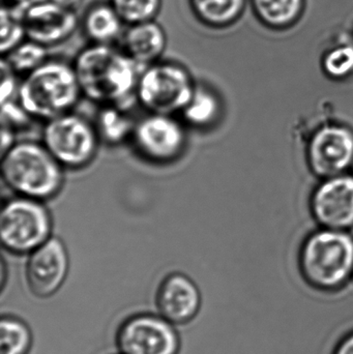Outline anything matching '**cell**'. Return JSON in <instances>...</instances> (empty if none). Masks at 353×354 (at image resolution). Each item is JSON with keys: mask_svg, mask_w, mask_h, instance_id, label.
I'll list each match as a JSON object with an SVG mask.
<instances>
[{"mask_svg": "<svg viewBox=\"0 0 353 354\" xmlns=\"http://www.w3.org/2000/svg\"><path fill=\"white\" fill-rule=\"evenodd\" d=\"M137 66L122 49L90 44L79 52L73 66L85 97L97 103L116 105L137 88Z\"/></svg>", "mask_w": 353, "mask_h": 354, "instance_id": "6da1fadb", "label": "cell"}, {"mask_svg": "<svg viewBox=\"0 0 353 354\" xmlns=\"http://www.w3.org/2000/svg\"><path fill=\"white\" fill-rule=\"evenodd\" d=\"M1 158L2 178L21 197L44 201L57 195L64 185V167L44 145L15 143Z\"/></svg>", "mask_w": 353, "mask_h": 354, "instance_id": "7a4b0ae2", "label": "cell"}, {"mask_svg": "<svg viewBox=\"0 0 353 354\" xmlns=\"http://www.w3.org/2000/svg\"><path fill=\"white\" fill-rule=\"evenodd\" d=\"M74 66L47 60L19 85V104L32 118L52 120L68 113L81 95Z\"/></svg>", "mask_w": 353, "mask_h": 354, "instance_id": "3957f363", "label": "cell"}, {"mask_svg": "<svg viewBox=\"0 0 353 354\" xmlns=\"http://www.w3.org/2000/svg\"><path fill=\"white\" fill-rule=\"evenodd\" d=\"M300 264L312 286L327 291L343 288L353 276V239L342 230L319 231L305 243Z\"/></svg>", "mask_w": 353, "mask_h": 354, "instance_id": "277c9868", "label": "cell"}, {"mask_svg": "<svg viewBox=\"0 0 353 354\" xmlns=\"http://www.w3.org/2000/svg\"><path fill=\"white\" fill-rule=\"evenodd\" d=\"M195 89L192 76L184 66L157 62L143 71L136 91L141 105L151 113L172 115L184 111Z\"/></svg>", "mask_w": 353, "mask_h": 354, "instance_id": "5b68a950", "label": "cell"}, {"mask_svg": "<svg viewBox=\"0 0 353 354\" xmlns=\"http://www.w3.org/2000/svg\"><path fill=\"white\" fill-rule=\"evenodd\" d=\"M51 214L41 200L19 196L2 207L0 239L8 252L30 254L51 239Z\"/></svg>", "mask_w": 353, "mask_h": 354, "instance_id": "8992f818", "label": "cell"}, {"mask_svg": "<svg viewBox=\"0 0 353 354\" xmlns=\"http://www.w3.org/2000/svg\"><path fill=\"white\" fill-rule=\"evenodd\" d=\"M99 134L85 118L66 113L48 120L43 145L62 167L80 169L91 163L99 147Z\"/></svg>", "mask_w": 353, "mask_h": 354, "instance_id": "52a82bcc", "label": "cell"}, {"mask_svg": "<svg viewBox=\"0 0 353 354\" xmlns=\"http://www.w3.org/2000/svg\"><path fill=\"white\" fill-rule=\"evenodd\" d=\"M137 151L155 163H169L184 153L186 132L171 115L155 114L143 118L132 133Z\"/></svg>", "mask_w": 353, "mask_h": 354, "instance_id": "ba28073f", "label": "cell"}, {"mask_svg": "<svg viewBox=\"0 0 353 354\" xmlns=\"http://www.w3.org/2000/svg\"><path fill=\"white\" fill-rule=\"evenodd\" d=\"M171 322L158 316L137 315L118 330L122 354H178L180 341Z\"/></svg>", "mask_w": 353, "mask_h": 354, "instance_id": "9c48e42d", "label": "cell"}, {"mask_svg": "<svg viewBox=\"0 0 353 354\" xmlns=\"http://www.w3.org/2000/svg\"><path fill=\"white\" fill-rule=\"evenodd\" d=\"M27 39L49 47L64 43L79 25L77 10L48 1H32L22 8Z\"/></svg>", "mask_w": 353, "mask_h": 354, "instance_id": "30bf717a", "label": "cell"}, {"mask_svg": "<svg viewBox=\"0 0 353 354\" xmlns=\"http://www.w3.org/2000/svg\"><path fill=\"white\" fill-rule=\"evenodd\" d=\"M308 156L317 176H340L353 164V133L343 126L321 129L311 140Z\"/></svg>", "mask_w": 353, "mask_h": 354, "instance_id": "8fae6325", "label": "cell"}, {"mask_svg": "<svg viewBox=\"0 0 353 354\" xmlns=\"http://www.w3.org/2000/svg\"><path fill=\"white\" fill-rule=\"evenodd\" d=\"M68 272V255L61 239L52 236L31 252L26 278L33 295L48 297L64 284Z\"/></svg>", "mask_w": 353, "mask_h": 354, "instance_id": "7c38bea8", "label": "cell"}, {"mask_svg": "<svg viewBox=\"0 0 353 354\" xmlns=\"http://www.w3.org/2000/svg\"><path fill=\"white\" fill-rule=\"evenodd\" d=\"M316 220L325 228L344 230L353 226V176L330 177L312 198Z\"/></svg>", "mask_w": 353, "mask_h": 354, "instance_id": "4fadbf2b", "label": "cell"}, {"mask_svg": "<svg viewBox=\"0 0 353 354\" xmlns=\"http://www.w3.org/2000/svg\"><path fill=\"white\" fill-rule=\"evenodd\" d=\"M200 292L195 283L182 274L168 276L158 291L160 313L168 322L184 324L191 322L200 308Z\"/></svg>", "mask_w": 353, "mask_h": 354, "instance_id": "5bb4252c", "label": "cell"}, {"mask_svg": "<svg viewBox=\"0 0 353 354\" xmlns=\"http://www.w3.org/2000/svg\"><path fill=\"white\" fill-rule=\"evenodd\" d=\"M122 49L137 64L149 66L163 55L167 35L155 20L128 25L122 39Z\"/></svg>", "mask_w": 353, "mask_h": 354, "instance_id": "9a60e30c", "label": "cell"}, {"mask_svg": "<svg viewBox=\"0 0 353 354\" xmlns=\"http://www.w3.org/2000/svg\"><path fill=\"white\" fill-rule=\"evenodd\" d=\"M126 23L110 2H97L87 8L82 18V29L91 44L113 45L120 41Z\"/></svg>", "mask_w": 353, "mask_h": 354, "instance_id": "2e32d148", "label": "cell"}, {"mask_svg": "<svg viewBox=\"0 0 353 354\" xmlns=\"http://www.w3.org/2000/svg\"><path fill=\"white\" fill-rule=\"evenodd\" d=\"M195 18L209 28H225L242 16L246 0H189Z\"/></svg>", "mask_w": 353, "mask_h": 354, "instance_id": "e0dca14e", "label": "cell"}, {"mask_svg": "<svg viewBox=\"0 0 353 354\" xmlns=\"http://www.w3.org/2000/svg\"><path fill=\"white\" fill-rule=\"evenodd\" d=\"M258 18L267 26L283 28L300 16L304 0H251Z\"/></svg>", "mask_w": 353, "mask_h": 354, "instance_id": "ac0fdd59", "label": "cell"}, {"mask_svg": "<svg viewBox=\"0 0 353 354\" xmlns=\"http://www.w3.org/2000/svg\"><path fill=\"white\" fill-rule=\"evenodd\" d=\"M220 112V104L216 95L204 88L195 89L190 103L184 108V118L195 127H207L211 124Z\"/></svg>", "mask_w": 353, "mask_h": 354, "instance_id": "d6986e66", "label": "cell"}, {"mask_svg": "<svg viewBox=\"0 0 353 354\" xmlns=\"http://www.w3.org/2000/svg\"><path fill=\"white\" fill-rule=\"evenodd\" d=\"M10 68L19 74L32 72L47 62V47L26 39L3 56Z\"/></svg>", "mask_w": 353, "mask_h": 354, "instance_id": "ffe728a7", "label": "cell"}, {"mask_svg": "<svg viewBox=\"0 0 353 354\" xmlns=\"http://www.w3.org/2000/svg\"><path fill=\"white\" fill-rule=\"evenodd\" d=\"M31 334L26 324L12 317H2L0 324V354H27Z\"/></svg>", "mask_w": 353, "mask_h": 354, "instance_id": "44dd1931", "label": "cell"}, {"mask_svg": "<svg viewBox=\"0 0 353 354\" xmlns=\"http://www.w3.org/2000/svg\"><path fill=\"white\" fill-rule=\"evenodd\" d=\"M22 8L2 4L0 50L3 56L27 39Z\"/></svg>", "mask_w": 353, "mask_h": 354, "instance_id": "7402d4cb", "label": "cell"}, {"mask_svg": "<svg viewBox=\"0 0 353 354\" xmlns=\"http://www.w3.org/2000/svg\"><path fill=\"white\" fill-rule=\"evenodd\" d=\"M95 129L99 137L109 143L122 142L134 131L130 120L114 105L102 110Z\"/></svg>", "mask_w": 353, "mask_h": 354, "instance_id": "603a6c76", "label": "cell"}, {"mask_svg": "<svg viewBox=\"0 0 353 354\" xmlns=\"http://www.w3.org/2000/svg\"><path fill=\"white\" fill-rule=\"evenodd\" d=\"M126 26L155 20L162 8V0H110Z\"/></svg>", "mask_w": 353, "mask_h": 354, "instance_id": "cb8c5ba5", "label": "cell"}, {"mask_svg": "<svg viewBox=\"0 0 353 354\" xmlns=\"http://www.w3.org/2000/svg\"><path fill=\"white\" fill-rule=\"evenodd\" d=\"M325 74L332 78L341 79L353 73V45L342 43L330 50L323 62Z\"/></svg>", "mask_w": 353, "mask_h": 354, "instance_id": "d4e9b609", "label": "cell"}, {"mask_svg": "<svg viewBox=\"0 0 353 354\" xmlns=\"http://www.w3.org/2000/svg\"><path fill=\"white\" fill-rule=\"evenodd\" d=\"M2 105V127L12 131L19 127H24L28 122V118H30L28 113L23 109L22 106L19 104H15L10 101Z\"/></svg>", "mask_w": 353, "mask_h": 354, "instance_id": "484cf974", "label": "cell"}, {"mask_svg": "<svg viewBox=\"0 0 353 354\" xmlns=\"http://www.w3.org/2000/svg\"><path fill=\"white\" fill-rule=\"evenodd\" d=\"M17 73L10 68L4 58L1 62V104L12 101V97L18 93L19 86L17 85Z\"/></svg>", "mask_w": 353, "mask_h": 354, "instance_id": "4316f807", "label": "cell"}, {"mask_svg": "<svg viewBox=\"0 0 353 354\" xmlns=\"http://www.w3.org/2000/svg\"><path fill=\"white\" fill-rule=\"evenodd\" d=\"M333 354H353V330L340 340Z\"/></svg>", "mask_w": 353, "mask_h": 354, "instance_id": "83f0119b", "label": "cell"}, {"mask_svg": "<svg viewBox=\"0 0 353 354\" xmlns=\"http://www.w3.org/2000/svg\"><path fill=\"white\" fill-rule=\"evenodd\" d=\"M32 1L52 2V3L58 4V6H64V8L77 10L80 8L81 4H82V2L84 1V0H32Z\"/></svg>", "mask_w": 353, "mask_h": 354, "instance_id": "f1b7e54d", "label": "cell"}, {"mask_svg": "<svg viewBox=\"0 0 353 354\" xmlns=\"http://www.w3.org/2000/svg\"><path fill=\"white\" fill-rule=\"evenodd\" d=\"M31 1H32V0H2V4L12 6H20V8H22V6L30 3Z\"/></svg>", "mask_w": 353, "mask_h": 354, "instance_id": "f546056e", "label": "cell"}, {"mask_svg": "<svg viewBox=\"0 0 353 354\" xmlns=\"http://www.w3.org/2000/svg\"><path fill=\"white\" fill-rule=\"evenodd\" d=\"M352 282H353V276H352Z\"/></svg>", "mask_w": 353, "mask_h": 354, "instance_id": "4dcf8cb0", "label": "cell"}, {"mask_svg": "<svg viewBox=\"0 0 353 354\" xmlns=\"http://www.w3.org/2000/svg\"><path fill=\"white\" fill-rule=\"evenodd\" d=\"M352 167H353V164H352ZM352 170H353V168H352Z\"/></svg>", "mask_w": 353, "mask_h": 354, "instance_id": "1f68e13d", "label": "cell"}]
</instances>
